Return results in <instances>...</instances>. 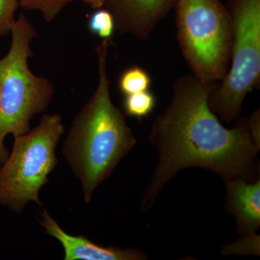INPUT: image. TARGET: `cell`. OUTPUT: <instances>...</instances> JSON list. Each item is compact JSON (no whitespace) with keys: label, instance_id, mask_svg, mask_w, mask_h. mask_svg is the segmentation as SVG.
I'll use <instances>...</instances> for the list:
<instances>
[{"label":"cell","instance_id":"cell-1","mask_svg":"<svg viewBox=\"0 0 260 260\" xmlns=\"http://www.w3.org/2000/svg\"><path fill=\"white\" fill-rule=\"evenodd\" d=\"M216 83H202L194 75L181 76L173 85L172 101L154 120L150 143L159 158L147 187L141 209L148 212L166 184L182 169L200 167L219 174L223 180L259 179L256 144L248 118L227 129L210 109L208 96Z\"/></svg>","mask_w":260,"mask_h":260},{"label":"cell","instance_id":"cell-2","mask_svg":"<svg viewBox=\"0 0 260 260\" xmlns=\"http://www.w3.org/2000/svg\"><path fill=\"white\" fill-rule=\"evenodd\" d=\"M112 44V39H103L95 48L97 88L75 116L63 145V155L80 181L87 203L137 143L124 114L111 99L107 56Z\"/></svg>","mask_w":260,"mask_h":260},{"label":"cell","instance_id":"cell-3","mask_svg":"<svg viewBox=\"0 0 260 260\" xmlns=\"http://www.w3.org/2000/svg\"><path fill=\"white\" fill-rule=\"evenodd\" d=\"M9 52L0 59V168L8 158L4 145L8 135L15 137L30 130L34 116L45 112L55 93L49 80L29 69L28 59L37 30L21 13L11 28Z\"/></svg>","mask_w":260,"mask_h":260},{"label":"cell","instance_id":"cell-4","mask_svg":"<svg viewBox=\"0 0 260 260\" xmlns=\"http://www.w3.org/2000/svg\"><path fill=\"white\" fill-rule=\"evenodd\" d=\"M177 39L192 75L202 83L225 78L231 64L232 26L220 0H177Z\"/></svg>","mask_w":260,"mask_h":260},{"label":"cell","instance_id":"cell-5","mask_svg":"<svg viewBox=\"0 0 260 260\" xmlns=\"http://www.w3.org/2000/svg\"><path fill=\"white\" fill-rule=\"evenodd\" d=\"M64 127L59 114H44L39 124L15 137L0 168V203L20 214L29 202L42 206L39 192L58 164L56 149Z\"/></svg>","mask_w":260,"mask_h":260},{"label":"cell","instance_id":"cell-6","mask_svg":"<svg viewBox=\"0 0 260 260\" xmlns=\"http://www.w3.org/2000/svg\"><path fill=\"white\" fill-rule=\"evenodd\" d=\"M232 26L231 64L208 96L210 109L230 124L242 112L249 92L260 83V0H229Z\"/></svg>","mask_w":260,"mask_h":260},{"label":"cell","instance_id":"cell-7","mask_svg":"<svg viewBox=\"0 0 260 260\" xmlns=\"http://www.w3.org/2000/svg\"><path fill=\"white\" fill-rule=\"evenodd\" d=\"M177 0H107L105 6L113 15L115 29L146 40L155 27L173 9Z\"/></svg>","mask_w":260,"mask_h":260},{"label":"cell","instance_id":"cell-8","mask_svg":"<svg viewBox=\"0 0 260 260\" xmlns=\"http://www.w3.org/2000/svg\"><path fill=\"white\" fill-rule=\"evenodd\" d=\"M39 222L48 235L55 238L64 249V260H144L143 251L134 248L99 245L83 235L68 234L46 210L39 213Z\"/></svg>","mask_w":260,"mask_h":260},{"label":"cell","instance_id":"cell-9","mask_svg":"<svg viewBox=\"0 0 260 260\" xmlns=\"http://www.w3.org/2000/svg\"><path fill=\"white\" fill-rule=\"evenodd\" d=\"M224 182L227 191L225 209L235 218L238 234H256L260 226V178L254 182L240 178Z\"/></svg>","mask_w":260,"mask_h":260},{"label":"cell","instance_id":"cell-10","mask_svg":"<svg viewBox=\"0 0 260 260\" xmlns=\"http://www.w3.org/2000/svg\"><path fill=\"white\" fill-rule=\"evenodd\" d=\"M152 79L148 72L139 66L134 65L124 70L119 77L118 85L124 95L149 90Z\"/></svg>","mask_w":260,"mask_h":260},{"label":"cell","instance_id":"cell-11","mask_svg":"<svg viewBox=\"0 0 260 260\" xmlns=\"http://www.w3.org/2000/svg\"><path fill=\"white\" fill-rule=\"evenodd\" d=\"M123 109L126 115L141 120L155 109L156 98L150 90L124 95Z\"/></svg>","mask_w":260,"mask_h":260},{"label":"cell","instance_id":"cell-12","mask_svg":"<svg viewBox=\"0 0 260 260\" xmlns=\"http://www.w3.org/2000/svg\"><path fill=\"white\" fill-rule=\"evenodd\" d=\"M73 0H19V6L25 10H39L44 20L50 23L55 20L70 3Z\"/></svg>","mask_w":260,"mask_h":260},{"label":"cell","instance_id":"cell-13","mask_svg":"<svg viewBox=\"0 0 260 260\" xmlns=\"http://www.w3.org/2000/svg\"><path fill=\"white\" fill-rule=\"evenodd\" d=\"M88 28L102 39H112L116 30L114 16L109 10L101 8L90 17Z\"/></svg>","mask_w":260,"mask_h":260},{"label":"cell","instance_id":"cell-14","mask_svg":"<svg viewBox=\"0 0 260 260\" xmlns=\"http://www.w3.org/2000/svg\"><path fill=\"white\" fill-rule=\"evenodd\" d=\"M243 237L242 239L224 246L222 254L259 255V236L253 234Z\"/></svg>","mask_w":260,"mask_h":260},{"label":"cell","instance_id":"cell-15","mask_svg":"<svg viewBox=\"0 0 260 260\" xmlns=\"http://www.w3.org/2000/svg\"><path fill=\"white\" fill-rule=\"evenodd\" d=\"M19 0H0V37L11 32Z\"/></svg>","mask_w":260,"mask_h":260},{"label":"cell","instance_id":"cell-16","mask_svg":"<svg viewBox=\"0 0 260 260\" xmlns=\"http://www.w3.org/2000/svg\"><path fill=\"white\" fill-rule=\"evenodd\" d=\"M259 110L255 111L253 113L250 118L248 119L249 128L252 134L253 138L256 143V144L260 146V116Z\"/></svg>","mask_w":260,"mask_h":260},{"label":"cell","instance_id":"cell-17","mask_svg":"<svg viewBox=\"0 0 260 260\" xmlns=\"http://www.w3.org/2000/svg\"><path fill=\"white\" fill-rule=\"evenodd\" d=\"M83 1L93 9H101L105 6L107 0H83Z\"/></svg>","mask_w":260,"mask_h":260}]
</instances>
